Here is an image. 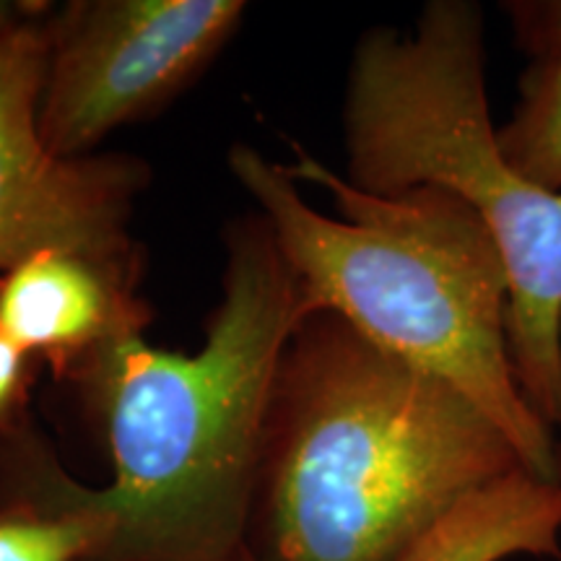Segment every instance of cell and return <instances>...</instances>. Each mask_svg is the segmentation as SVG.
Listing matches in <instances>:
<instances>
[{
	"label": "cell",
	"instance_id": "obj_1",
	"mask_svg": "<svg viewBox=\"0 0 561 561\" xmlns=\"http://www.w3.org/2000/svg\"><path fill=\"white\" fill-rule=\"evenodd\" d=\"M299 294L265 219L229 234L221 301L195 354L133 333L68 371L112 462L91 502L110 520L94 561H231L250 541L265 424Z\"/></svg>",
	"mask_w": 561,
	"mask_h": 561
},
{
	"label": "cell",
	"instance_id": "obj_2",
	"mask_svg": "<svg viewBox=\"0 0 561 561\" xmlns=\"http://www.w3.org/2000/svg\"><path fill=\"white\" fill-rule=\"evenodd\" d=\"M523 468L462 392L346 320L307 314L273 385L248 549L257 561H398L462 500Z\"/></svg>",
	"mask_w": 561,
	"mask_h": 561
},
{
	"label": "cell",
	"instance_id": "obj_3",
	"mask_svg": "<svg viewBox=\"0 0 561 561\" xmlns=\"http://www.w3.org/2000/svg\"><path fill=\"white\" fill-rule=\"evenodd\" d=\"M289 167L229 151L289 263L301 318L328 312L398 359L447 382L515 442L523 466L559 481L553 430L517 388L510 276L481 216L434 185L396 195L354 187L294 146Z\"/></svg>",
	"mask_w": 561,
	"mask_h": 561
},
{
	"label": "cell",
	"instance_id": "obj_4",
	"mask_svg": "<svg viewBox=\"0 0 561 561\" xmlns=\"http://www.w3.org/2000/svg\"><path fill=\"white\" fill-rule=\"evenodd\" d=\"M346 180L371 195L434 185L466 201L510 276L517 388L553 430L561 409V193L504 157L486 100L483 11L432 0L411 32L377 26L351 55L343 104Z\"/></svg>",
	"mask_w": 561,
	"mask_h": 561
},
{
	"label": "cell",
	"instance_id": "obj_5",
	"mask_svg": "<svg viewBox=\"0 0 561 561\" xmlns=\"http://www.w3.org/2000/svg\"><path fill=\"white\" fill-rule=\"evenodd\" d=\"M240 0H76L53 9L37 125L60 159L94 153L157 112L219 55Z\"/></svg>",
	"mask_w": 561,
	"mask_h": 561
},
{
	"label": "cell",
	"instance_id": "obj_6",
	"mask_svg": "<svg viewBox=\"0 0 561 561\" xmlns=\"http://www.w3.org/2000/svg\"><path fill=\"white\" fill-rule=\"evenodd\" d=\"M53 9L0 0V273L53 250L138 271L128 221L146 167L125 153L60 159L39 138Z\"/></svg>",
	"mask_w": 561,
	"mask_h": 561
},
{
	"label": "cell",
	"instance_id": "obj_7",
	"mask_svg": "<svg viewBox=\"0 0 561 561\" xmlns=\"http://www.w3.org/2000/svg\"><path fill=\"white\" fill-rule=\"evenodd\" d=\"M138 271L79 252H39L0 273V333L68 375L104 343L140 333Z\"/></svg>",
	"mask_w": 561,
	"mask_h": 561
},
{
	"label": "cell",
	"instance_id": "obj_8",
	"mask_svg": "<svg viewBox=\"0 0 561 561\" xmlns=\"http://www.w3.org/2000/svg\"><path fill=\"white\" fill-rule=\"evenodd\" d=\"M561 561V483L515 471L462 500L398 561Z\"/></svg>",
	"mask_w": 561,
	"mask_h": 561
},
{
	"label": "cell",
	"instance_id": "obj_9",
	"mask_svg": "<svg viewBox=\"0 0 561 561\" xmlns=\"http://www.w3.org/2000/svg\"><path fill=\"white\" fill-rule=\"evenodd\" d=\"M496 138L525 180L561 193V58L530 60L515 110Z\"/></svg>",
	"mask_w": 561,
	"mask_h": 561
},
{
	"label": "cell",
	"instance_id": "obj_10",
	"mask_svg": "<svg viewBox=\"0 0 561 561\" xmlns=\"http://www.w3.org/2000/svg\"><path fill=\"white\" fill-rule=\"evenodd\" d=\"M502 9L515 45L530 60L561 58V0H510Z\"/></svg>",
	"mask_w": 561,
	"mask_h": 561
},
{
	"label": "cell",
	"instance_id": "obj_11",
	"mask_svg": "<svg viewBox=\"0 0 561 561\" xmlns=\"http://www.w3.org/2000/svg\"><path fill=\"white\" fill-rule=\"evenodd\" d=\"M26 377H30V356L0 333V432L9 430L21 416Z\"/></svg>",
	"mask_w": 561,
	"mask_h": 561
},
{
	"label": "cell",
	"instance_id": "obj_12",
	"mask_svg": "<svg viewBox=\"0 0 561 561\" xmlns=\"http://www.w3.org/2000/svg\"><path fill=\"white\" fill-rule=\"evenodd\" d=\"M553 442H557V462H559V483H561V409H559L557 421H553Z\"/></svg>",
	"mask_w": 561,
	"mask_h": 561
},
{
	"label": "cell",
	"instance_id": "obj_13",
	"mask_svg": "<svg viewBox=\"0 0 561 561\" xmlns=\"http://www.w3.org/2000/svg\"><path fill=\"white\" fill-rule=\"evenodd\" d=\"M231 561H257L255 557H252V553L250 551H244L242 553V557H237V559H231Z\"/></svg>",
	"mask_w": 561,
	"mask_h": 561
}]
</instances>
